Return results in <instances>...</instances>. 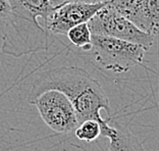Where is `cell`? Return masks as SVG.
Instances as JSON below:
<instances>
[{"mask_svg":"<svg viewBox=\"0 0 159 151\" xmlns=\"http://www.w3.org/2000/svg\"><path fill=\"white\" fill-rule=\"evenodd\" d=\"M46 126L58 134H68L79 127L75 108L67 97L58 91H47L33 102Z\"/></svg>","mask_w":159,"mask_h":151,"instance_id":"cell-5","label":"cell"},{"mask_svg":"<svg viewBox=\"0 0 159 151\" xmlns=\"http://www.w3.org/2000/svg\"><path fill=\"white\" fill-rule=\"evenodd\" d=\"M110 118L100 123V136L108 138V151H146L138 138L131 132L128 126L114 123L109 126Z\"/></svg>","mask_w":159,"mask_h":151,"instance_id":"cell-8","label":"cell"},{"mask_svg":"<svg viewBox=\"0 0 159 151\" xmlns=\"http://www.w3.org/2000/svg\"><path fill=\"white\" fill-rule=\"evenodd\" d=\"M147 49L143 46L110 37L92 35L95 62L103 70L124 74L141 64Z\"/></svg>","mask_w":159,"mask_h":151,"instance_id":"cell-3","label":"cell"},{"mask_svg":"<svg viewBox=\"0 0 159 151\" xmlns=\"http://www.w3.org/2000/svg\"><path fill=\"white\" fill-rule=\"evenodd\" d=\"M107 0H62V3L79 2V3H85V4H100V3H104Z\"/></svg>","mask_w":159,"mask_h":151,"instance_id":"cell-12","label":"cell"},{"mask_svg":"<svg viewBox=\"0 0 159 151\" xmlns=\"http://www.w3.org/2000/svg\"><path fill=\"white\" fill-rule=\"evenodd\" d=\"M48 33L20 19L8 0H0V52L13 57L48 50Z\"/></svg>","mask_w":159,"mask_h":151,"instance_id":"cell-2","label":"cell"},{"mask_svg":"<svg viewBox=\"0 0 159 151\" xmlns=\"http://www.w3.org/2000/svg\"><path fill=\"white\" fill-rule=\"evenodd\" d=\"M75 137L86 142H93L100 137V125L96 121H86L75 131Z\"/></svg>","mask_w":159,"mask_h":151,"instance_id":"cell-11","label":"cell"},{"mask_svg":"<svg viewBox=\"0 0 159 151\" xmlns=\"http://www.w3.org/2000/svg\"><path fill=\"white\" fill-rule=\"evenodd\" d=\"M58 91L73 104L79 126L86 121L102 123L100 110L104 109L110 117V101L98 80L80 66H60L39 75L33 83L28 102L47 91Z\"/></svg>","mask_w":159,"mask_h":151,"instance_id":"cell-1","label":"cell"},{"mask_svg":"<svg viewBox=\"0 0 159 151\" xmlns=\"http://www.w3.org/2000/svg\"><path fill=\"white\" fill-rule=\"evenodd\" d=\"M14 13L23 21L33 26L44 29L39 20L45 21L55 6L54 0H8ZM45 30V29H44Z\"/></svg>","mask_w":159,"mask_h":151,"instance_id":"cell-9","label":"cell"},{"mask_svg":"<svg viewBox=\"0 0 159 151\" xmlns=\"http://www.w3.org/2000/svg\"><path fill=\"white\" fill-rule=\"evenodd\" d=\"M66 37L75 47L81 48L86 52L92 50V34L87 24H81L73 28L68 31Z\"/></svg>","mask_w":159,"mask_h":151,"instance_id":"cell-10","label":"cell"},{"mask_svg":"<svg viewBox=\"0 0 159 151\" xmlns=\"http://www.w3.org/2000/svg\"><path fill=\"white\" fill-rule=\"evenodd\" d=\"M87 25L92 35L134 43L143 46L147 50L154 43L155 37L141 31L131 21L120 16L107 2L94 14Z\"/></svg>","mask_w":159,"mask_h":151,"instance_id":"cell-4","label":"cell"},{"mask_svg":"<svg viewBox=\"0 0 159 151\" xmlns=\"http://www.w3.org/2000/svg\"><path fill=\"white\" fill-rule=\"evenodd\" d=\"M120 16L153 37L159 35V0H107Z\"/></svg>","mask_w":159,"mask_h":151,"instance_id":"cell-7","label":"cell"},{"mask_svg":"<svg viewBox=\"0 0 159 151\" xmlns=\"http://www.w3.org/2000/svg\"><path fill=\"white\" fill-rule=\"evenodd\" d=\"M106 2L100 4H85L79 2L59 3L43 21V28L52 35H66L81 24H87Z\"/></svg>","mask_w":159,"mask_h":151,"instance_id":"cell-6","label":"cell"}]
</instances>
